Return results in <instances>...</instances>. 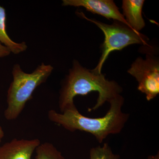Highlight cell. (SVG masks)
Instances as JSON below:
<instances>
[{"label": "cell", "instance_id": "1", "mask_svg": "<svg viewBox=\"0 0 159 159\" xmlns=\"http://www.w3.org/2000/svg\"><path fill=\"white\" fill-rule=\"evenodd\" d=\"M92 92H98V97L93 107L89 108V112L98 109L106 102H109L121 95L122 88L115 80L107 79L102 73L86 68L75 60L60 91L61 112L75 105L74 98L76 96H84Z\"/></svg>", "mask_w": 159, "mask_h": 159}, {"label": "cell", "instance_id": "2", "mask_svg": "<svg viewBox=\"0 0 159 159\" xmlns=\"http://www.w3.org/2000/svg\"><path fill=\"white\" fill-rule=\"evenodd\" d=\"M124 99L119 95L109 102L110 108L105 116L89 118L80 113L76 106L66 109L62 112L49 111L48 117L51 122L71 132L80 130L92 134L99 143L109 135L120 133L128 121L129 115L123 112Z\"/></svg>", "mask_w": 159, "mask_h": 159}, {"label": "cell", "instance_id": "3", "mask_svg": "<svg viewBox=\"0 0 159 159\" xmlns=\"http://www.w3.org/2000/svg\"><path fill=\"white\" fill-rule=\"evenodd\" d=\"M53 70L52 66L42 63L32 73L28 74L22 70L20 65H15L12 71L13 80L7 93V107L4 111L7 120L17 119L26 103L32 99L35 89L46 82Z\"/></svg>", "mask_w": 159, "mask_h": 159}, {"label": "cell", "instance_id": "4", "mask_svg": "<svg viewBox=\"0 0 159 159\" xmlns=\"http://www.w3.org/2000/svg\"><path fill=\"white\" fill-rule=\"evenodd\" d=\"M81 14L83 17L94 23L101 29L105 36L101 46L102 55L97 66L94 69L99 73H102V66L111 52L121 51L131 45L148 44V37L134 31L123 23L115 21L112 25H107L95 19L89 18L82 12Z\"/></svg>", "mask_w": 159, "mask_h": 159}, {"label": "cell", "instance_id": "5", "mask_svg": "<svg viewBox=\"0 0 159 159\" xmlns=\"http://www.w3.org/2000/svg\"><path fill=\"white\" fill-rule=\"evenodd\" d=\"M128 73L138 82V90L150 101L159 93V58L151 54L145 59L138 57L131 65Z\"/></svg>", "mask_w": 159, "mask_h": 159}, {"label": "cell", "instance_id": "6", "mask_svg": "<svg viewBox=\"0 0 159 159\" xmlns=\"http://www.w3.org/2000/svg\"><path fill=\"white\" fill-rule=\"evenodd\" d=\"M62 6L83 7L94 14L123 23L130 28L112 0H63Z\"/></svg>", "mask_w": 159, "mask_h": 159}, {"label": "cell", "instance_id": "7", "mask_svg": "<svg viewBox=\"0 0 159 159\" xmlns=\"http://www.w3.org/2000/svg\"><path fill=\"white\" fill-rule=\"evenodd\" d=\"M41 144L38 139H14L0 146V159H31Z\"/></svg>", "mask_w": 159, "mask_h": 159}, {"label": "cell", "instance_id": "8", "mask_svg": "<svg viewBox=\"0 0 159 159\" xmlns=\"http://www.w3.org/2000/svg\"><path fill=\"white\" fill-rule=\"evenodd\" d=\"M144 0H123L122 8L123 16L130 29L140 32L145 23L142 16Z\"/></svg>", "mask_w": 159, "mask_h": 159}, {"label": "cell", "instance_id": "9", "mask_svg": "<svg viewBox=\"0 0 159 159\" xmlns=\"http://www.w3.org/2000/svg\"><path fill=\"white\" fill-rule=\"evenodd\" d=\"M6 9L0 5V42L7 47L11 53L17 54L27 50L26 43L15 42L9 37L6 32Z\"/></svg>", "mask_w": 159, "mask_h": 159}, {"label": "cell", "instance_id": "10", "mask_svg": "<svg viewBox=\"0 0 159 159\" xmlns=\"http://www.w3.org/2000/svg\"><path fill=\"white\" fill-rule=\"evenodd\" d=\"M35 159H66L52 143L45 142L36 148Z\"/></svg>", "mask_w": 159, "mask_h": 159}, {"label": "cell", "instance_id": "11", "mask_svg": "<svg viewBox=\"0 0 159 159\" xmlns=\"http://www.w3.org/2000/svg\"><path fill=\"white\" fill-rule=\"evenodd\" d=\"M90 159H121L120 156L114 153L108 143H104L91 148L89 151Z\"/></svg>", "mask_w": 159, "mask_h": 159}, {"label": "cell", "instance_id": "12", "mask_svg": "<svg viewBox=\"0 0 159 159\" xmlns=\"http://www.w3.org/2000/svg\"><path fill=\"white\" fill-rule=\"evenodd\" d=\"M11 51L7 47L0 42V58L9 56Z\"/></svg>", "mask_w": 159, "mask_h": 159}, {"label": "cell", "instance_id": "13", "mask_svg": "<svg viewBox=\"0 0 159 159\" xmlns=\"http://www.w3.org/2000/svg\"><path fill=\"white\" fill-rule=\"evenodd\" d=\"M147 159H159V152L155 155H150L148 157Z\"/></svg>", "mask_w": 159, "mask_h": 159}, {"label": "cell", "instance_id": "14", "mask_svg": "<svg viewBox=\"0 0 159 159\" xmlns=\"http://www.w3.org/2000/svg\"><path fill=\"white\" fill-rule=\"evenodd\" d=\"M4 137V132L2 127L0 126V143L2 142V140Z\"/></svg>", "mask_w": 159, "mask_h": 159}]
</instances>
